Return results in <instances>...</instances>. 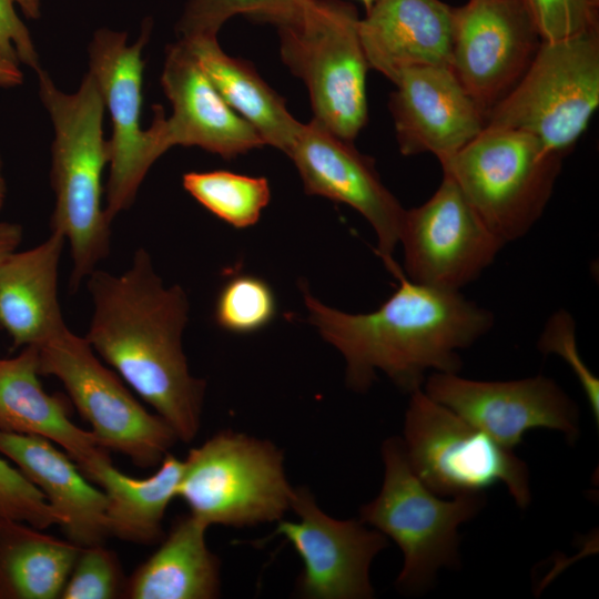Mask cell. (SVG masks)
I'll return each mask as SVG.
<instances>
[{
	"label": "cell",
	"instance_id": "1",
	"mask_svg": "<svg viewBox=\"0 0 599 599\" xmlns=\"http://www.w3.org/2000/svg\"><path fill=\"white\" fill-rule=\"evenodd\" d=\"M92 315L84 336L91 348L150 404L179 440L201 427L205 382L194 377L183 351L189 301L166 286L140 247L122 273L94 270L87 278Z\"/></svg>",
	"mask_w": 599,
	"mask_h": 599
},
{
	"label": "cell",
	"instance_id": "2",
	"mask_svg": "<svg viewBox=\"0 0 599 599\" xmlns=\"http://www.w3.org/2000/svg\"><path fill=\"white\" fill-rule=\"evenodd\" d=\"M395 292L375 311L351 314L332 308L303 287L308 319L346 363V384L366 392L384 373L398 388L423 387L428 370L458 373L459 351L493 326L489 311L445 291L398 277Z\"/></svg>",
	"mask_w": 599,
	"mask_h": 599
},
{
	"label": "cell",
	"instance_id": "3",
	"mask_svg": "<svg viewBox=\"0 0 599 599\" xmlns=\"http://www.w3.org/2000/svg\"><path fill=\"white\" fill-rule=\"evenodd\" d=\"M37 77L54 130L50 180L55 201L50 227L69 243L70 286L77 291L111 248L112 222L102 206V176L109 164L103 136L105 105L90 72L73 93L57 88L43 69Z\"/></svg>",
	"mask_w": 599,
	"mask_h": 599
},
{
	"label": "cell",
	"instance_id": "4",
	"mask_svg": "<svg viewBox=\"0 0 599 599\" xmlns=\"http://www.w3.org/2000/svg\"><path fill=\"white\" fill-rule=\"evenodd\" d=\"M356 8L341 0H303L276 24L284 64L305 83L314 120L354 141L368 118L369 68Z\"/></svg>",
	"mask_w": 599,
	"mask_h": 599
},
{
	"label": "cell",
	"instance_id": "5",
	"mask_svg": "<svg viewBox=\"0 0 599 599\" xmlns=\"http://www.w3.org/2000/svg\"><path fill=\"white\" fill-rule=\"evenodd\" d=\"M384 480L378 495L359 509V520L392 539L404 565L396 588L417 595L430 588L441 568H457L458 527L486 504V494L439 498L412 470L402 438L382 444Z\"/></svg>",
	"mask_w": 599,
	"mask_h": 599
},
{
	"label": "cell",
	"instance_id": "6",
	"mask_svg": "<svg viewBox=\"0 0 599 599\" xmlns=\"http://www.w3.org/2000/svg\"><path fill=\"white\" fill-rule=\"evenodd\" d=\"M561 161L527 132L486 126L440 165L506 244L524 236L541 216Z\"/></svg>",
	"mask_w": 599,
	"mask_h": 599
},
{
	"label": "cell",
	"instance_id": "7",
	"mask_svg": "<svg viewBox=\"0 0 599 599\" xmlns=\"http://www.w3.org/2000/svg\"><path fill=\"white\" fill-rule=\"evenodd\" d=\"M183 461L177 497L207 527L277 522L291 509L284 454L270 440L224 429Z\"/></svg>",
	"mask_w": 599,
	"mask_h": 599
},
{
	"label": "cell",
	"instance_id": "8",
	"mask_svg": "<svg viewBox=\"0 0 599 599\" xmlns=\"http://www.w3.org/2000/svg\"><path fill=\"white\" fill-rule=\"evenodd\" d=\"M598 105L599 29H592L541 41L518 83L487 113L486 126L527 132L564 158Z\"/></svg>",
	"mask_w": 599,
	"mask_h": 599
},
{
	"label": "cell",
	"instance_id": "9",
	"mask_svg": "<svg viewBox=\"0 0 599 599\" xmlns=\"http://www.w3.org/2000/svg\"><path fill=\"white\" fill-rule=\"evenodd\" d=\"M402 441L412 470L440 497L502 484L519 508L531 501L527 464L423 388L410 393Z\"/></svg>",
	"mask_w": 599,
	"mask_h": 599
},
{
	"label": "cell",
	"instance_id": "10",
	"mask_svg": "<svg viewBox=\"0 0 599 599\" xmlns=\"http://www.w3.org/2000/svg\"><path fill=\"white\" fill-rule=\"evenodd\" d=\"M40 375L64 386L99 444L138 467L159 466L179 440L158 414L148 412L123 382L99 359L84 337L70 328L38 347Z\"/></svg>",
	"mask_w": 599,
	"mask_h": 599
},
{
	"label": "cell",
	"instance_id": "11",
	"mask_svg": "<svg viewBox=\"0 0 599 599\" xmlns=\"http://www.w3.org/2000/svg\"><path fill=\"white\" fill-rule=\"evenodd\" d=\"M152 27L153 21L146 18L132 44H128L125 31L100 28L88 47V72L94 78L112 121L104 206L110 222L131 207L149 170L163 154L154 126H141L145 63L142 51Z\"/></svg>",
	"mask_w": 599,
	"mask_h": 599
},
{
	"label": "cell",
	"instance_id": "12",
	"mask_svg": "<svg viewBox=\"0 0 599 599\" xmlns=\"http://www.w3.org/2000/svg\"><path fill=\"white\" fill-rule=\"evenodd\" d=\"M399 243L408 280L454 292L475 281L505 245L444 173L425 203L406 210Z\"/></svg>",
	"mask_w": 599,
	"mask_h": 599
},
{
	"label": "cell",
	"instance_id": "13",
	"mask_svg": "<svg viewBox=\"0 0 599 599\" xmlns=\"http://www.w3.org/2000/svg\"><path fill=\"white\" fill-rule=\"evenodd\" d=\"M541 38L525 0L453 8L450 69L485 115L518 83Z\"/></svg>",
	"mask_w": 599,
	"mask_h": 599
},
{
	"label": "cell",
	"instance_id": "14",
	"mask_svg": "<svg viewBox=\"0 0 599 599\" xmlns=\"http://www.w3.org/2000/svg\"><path fill=\"white\" fill-rule=\"evenodd\" d=\"M423 390L435 402L514 450L530 429L560 432L569 444L580 435L579 410L572 399L545 376L487 382L434 372Z\"/></svg>",
	"mask_w": 599,
	"mask_h": 599
},
{
	"label": "cell",
	"instance_id": "15",
	"mask_svg": "<svg viewBox=\"0 0 599 599\" xmlns=\"http://www.w3.org/2000/svg\"><path fill=\"white\" fill-rule=\"evenodd\" d=\"M291 509L298 520H278L270 537H284L303 561L296 593L308 599L373 598L369 569L388 546L387 537L359 519L331 517L306 487L293 489Z\"/></svg>",
	"mask_w": 599,
	"mask_h": 599
},
{
	"label": "cell",
	"instance_id": "16",
	"mask_svg": "<svg viewBox=\"0 0 599 599\" xmlns=\"http://www.w3.org/2000/svg\"><path fill=\"white\" fill-rule=\"evenodd\" d=\"M287 155L307 194L345 203L367 220L377 236V254L399 277L403 270L393 255L406 210L383 184L374 160L362 154L353 141L341 139L314 119L302 124Z\"/></svg>",
	"mask_w": 599,
	"mask_h": 599
},
{
	"label": "cell",
	"instance_id": "17",
	"mask_svg": "<svg viewBox=\"0 0 599 599\" xmlns=\"http://www.w3.org/2000/svg\"><path fill=\"white\" fill-rule=\"evenodd\" d=\"M161 85L172 105L165 118L153 105V121L163 152L176 145L199 146L232 159L266 145L257 131L221 97L182 40L170 44Z\"/></svg>",
	"mask_w": 599,
	"mask_h": 599
},
{
	"label": "cell",
	"instance_id": "18",
	"mask_svg": "<svg viewBox=\"0 0 599 599\" xmlns=\"http://www.w3.org/2000/svg\"><path fill=\"white\" fill-rule=\"evenodd\" d=\"M394 84L388 106L403 155L427 152L440 163L486 126L484 113L449 67L412 68Z\"/></svg>",
	"mask_w": 599,
	"mask_h": 599
},
{
	"label": "cell",
	"instance_id": "19",
	"mask_svg": "<svg viewBox=\"0 0 599 599\" xmlns=\"http://www.w3.org/2000/svg\"><path fill=\"white\" fill-rule=\"evenodd\" d=\"M453 7L441 0H378L359 19L369 68L393 83L408 69L450 68Z\"/></svg>",
	"mask_w": 599,
	"mask_h": 599
},
{
	"label": "cell",
	"instance_id": "20",
	"mask_svg": "<svg viewBox=\"0 0 599 599\" xmlns=\"http://www.w3.org/2000/svg\"><path fill=\"white\" fill-rule=\"evenodd\" d=\"M0 455L41 491L68 540L80 547L104 545L110 536L106 496L68 454L43 437L0 430Z\"/></svg>",
	"mask_w": 599,
	"mask_h": 599
},
{
	"label": "cell",
	"instance_id": "21",
	"mask_svg": "<svg viewBox=\"0 0 599 599\" xmlns=\"http://www.w3.org/2000/svg\"><path fill=\"white\" fill-rule=\"evenodd\" d=\"M65 238L51 231L38 245L16 250L0 263V328L13 347L41 346L67 326L59 300Z\"/></svg>",
	"mask_w": 599,
	"mask_h": 599
},
{
	"label": "cell",
	"instance_id": "22",
	"mask_svg": "<svg viewBox=\"0 0 599 599\" xmlns=\"http://www.w3.org/2000/svg\"><path fill=\"white\" fill-rule=\"evenodd\" d=\"M37 346L22 347L10 358L0 357V430L43 437L75 461L83 474L110 457L92 432L70 419L61 398L48 394L39 379Z\"/></svg>",
	"mask_w": 599,
	"mask_h": 599
},
{
	"label": "cell",
	"instance_id": "23",
	"mask_svg": "<svg viewBox=\"0 0 599 599\" xmlns=\"http://www.w3.org/2000/svg\"><path fill=\"white\" fill-rule=\"evenodd\" d=\"M207 526L180 516L159 548L126 578L129 599H213L220 596L219 558L209 549Z\"/></svg>",
	"mask_w": 599,
	"mask_h": 599
},
{
	"label": "cell",
	"instance_id": "24",
	"mask_svg": "<svg viewBox=\"0 0 599 599\" xmlns=\"http://www.w3.org/2000/svg\"><path fill=\"white\" fill-rule=\"evenodd\" d=\"M185 42L224 101L262 136L266 145L288 154L302 124L277 94L242 59L226 54L217 37L179 39Z\"/></svg>",
	"mask_w": 599,
	"mask_h": 599
},
{
	"label": "cell",
	"instance_id": "25",
	"mask_svg": "<svg viewBox=\"0 0 599 599\" xmlns=\"http://www.w3.org/2000/svg\"><path fill=\"white\" fill-rule=\"evenodd\" d=\"M184 461L167 453L158 469L134 478L116 469L110 457L97 463L84 476L106 496L110 536L126 542L152 545L163 537V518L177 497Z\"/></svg>",
	"mask_w": 599,
	"mask_h": 599
},
{
	"label": "cell",
	"instance_id": "26",
	"mask_svg": "<svg viewBox=\"0 0 599 599\" xmlns=\"http://www.w3.org/2000/svg\"><path fill=\"white\" fill-rule=\"evenodd\" d=\"M82 547L0 518V599H57Z\"/></svg>",
	"mask_w": 599,
	"mask_h": 599
},
{
	"label": "cell",
	"instance_id": "27",
	"mask_svg": "<svg viewBox=\"0 0 599 599\" xmlns=\"http://www.w3.org/2000/svg\"><path fill=\"white\" fill-rule=\"evenodd\" d=\"M182 184L202 206L236 229L254 225L271 200L265 177L231 171L187 172Z\"/></svg>",
	"mask_w": 599,
	"mask_h": 599
},
{
	"label": "cell",
	"instance_id": "28",
	"mask_svg": "<svg viewBox=\"0 0 599 599\" xmlns=\"http://www.w3.org/2000/svg\"><path fill=\"white\" fill-rule=\"evenodd\" d=\"M303 0H187L176 23L179 39L217 37L223 24L237 14L276 24Z\"/></svg>",
	"mask_w": 599,
	"mask_h": 599
},
{
	"label": "cell",
	"instance_id": "29",
	"mask_svg": "<svg viewBox=\"0 0 599 599\" xmlns=\"http://www.w3.org/2000/svg\"><path fill=\"white\" fill-rule=\"evenodd\" d=\"M276 315V298L264 280L240 274L221 288L214 309L217 325L234 334H251L267 326Z\"/></svg>",
	"mask_w": 599,
	"mask_h": 599
},
{
	"label": "cell",
	"instance_id": "30",
	"mask_svg": "<svg viewBox=\"0 0 599 599\" xmlns=\"http://www.w3.org/2000/svg\"><path fill=\"white\" fill-rule=\"evenodd\" d=\"M125 585L120 560L112 550L104 545L82 547L60 598H124Z\"/></svg>",
	"mask_w": 599,
	"mask_h": 599
},
{
	"label": "cell",
	"instance_id": "31",
	"mask_svg": "<svg viewBox=\"0 0 599 599\" xmlns=\"http://www.w3.org/2000/svg\"><path fill=\"white\" fill-rule=\"evenodd\" d=\"M0 518L18 520L41 530L60 525V518L41 491L1 456Z\"/></svg>",
	"mask_w": 599,
	"mask_h": 599
},
{
	"label": "cell",
	"instance_id": "32",
	"mask_svg": "<svg viewBox=\"0 0 599 599\" xmlns=\"http://www.w3.org/2000/svg\"><path fill=\"white\" fill-rule=\"evenodd\" d=\"M24 17L39 19L41 0H0V65L21 73L20 64L40 71L39 55L28 27L23 23L16 7Z\"/></svg>",
	"mask_w": 599,
	"mask_h": 599
},
{
	"label": "cell",
	"instance_id": "33",
	"mask_svg": "<svg viewBox=\"0 0 599 599\" xmlns=\"http://www.w3.org/2000/svg\"><path fill=\"white\" fill-rule=\"evenodd\" d=\"M542 41L599 29V0H525Z\"/></svg>",
	"mask_w": 599,
	"mask_h": 599
},
{
	"label": "cell",
	"instance_id": "34",
	"mask_svg": "<svg viewBox=\"0 0 599 599\" xmlns=\"http://www.w3.org/2000/svg\"><path fill=\"white\" fill-rule=\"evenodd\" d=\"M572 317L564 309L551 315L538 342L542 354H557L572 369L587 397L596 425H599V380L579 356Z\"/></svg>",
	"mask_w": 599,
	"mask_h": 599
},
{
	"label": "cell",
	"instance_id": "35",
	"mask_svg": "<svg viewBox=\"0 0 599 599\" xmlns=\"http://www.w3.org/2000/svg\"><path fill=\"white\" fill-rule=\"evenodd\" d=\"M23 240V229L18 223L0 221V263L19 248Z\"/></svg>",
	"mask_w": 599,
	"mask_h": 599
},
{
	"label": "cell",
	"instance_id": "36",
	"mask_svg": "<svg viewBox=\"0 0 599 599\" xmlns=\"http://www.w3.org/2000/svg\"><path fill=\"white\" fill-rule=\"evenodd\" d=\"M23 74L9 71L0 65V87L11 88L21 84Z\"/></svg>",
	"mask_w": 599,
	"mask_h": 599
},
{
	"label": "cell",
	"instance_id": "37",
	"mask_svg": "<svg viewBox=\"0 0 599 599\" xmlns=\"http://www.w3.org/2000/svg\"><path fill=\"white\" fill-rule=\"evenodd\" d=\"M6 195H7V184H6L3 173H2V161L0 156V212L4 205Z\"/></svg>",
	"mask_w": 599,
	"mask_h": 599
},
{
	"label": "cell",
	"instance_id": "38",
	"mask_svg": "<svg viewBox=\"0 0 599 599\" xmlns=\"http://www.w3.org/2000/svg\"><path fill=\"white\" fill-rule=\"evenodd\" d=\"M359 1L364 4L366 11H368L374 6V3L378 0H359Z\"/></svg>",
	"mask_w": 599,
	"mask_h": 599
}]
</instances>
